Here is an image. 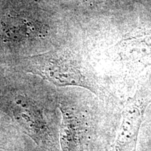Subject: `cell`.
I'll return each instance as SVG.
<instances>
[{"label": "cell", "instance_id": "3957f363", "mask_svg": "<svg viewBox=\"0 0 151 151\" xmlns=\"http://www.w3.org/2000/svg\"><path fill=\"white\" fill-rule=\"evenodd\" d=\"M150 100L137 95L127 101L116 141L111 151H137L140 127Z\"/></svg>", "mask_w": 151, "mask_h": 151}, {"label": "cell", "instance_id": "277c9868", "mask_svg": "<svg viewBox=\"0 0 151 151\" xmlns=\"http://www.w3.org/2000/svg\"><path fill=\"white\" fill-rule=\"evenodd\" d=\"M61 146L64 151H78L80 148V134L77 118L66 109L62 110Z\"/></svg>", "mask_w": 151, "mask_h": 151}, {"label": "cell", "instance_id": "7a4b0ae2", "mask_svg": "<svg viewBox=\"0 0 151 151\" xmlns=\"http://www.w3.org/2000/svg\"><path fill=\"white\" fill-rule=\"evenodd\" d=\"M14 114L20 127L38 146L48 151L58 150L55 140L42 112L32 101L22 96L17 97Z\"/></svg>", "mask_w": 151, "mask_h": 151}, {"label": "cell", "instance_id": "6da1fadb", "mask_svg": "<svg viewBox=\"0 0 151 151\" xmlns=\"http://www.w3.org/2000/svg\"><path fill=\"white\" fill-rule=\"evenodd\" d=\"M26 71L39 76L58 87L77 86L99 94V87L74 53L67 49H55L25 58Z\"/></svg>", "mask_w": 151, "mask_h": 151}]
</instances>
